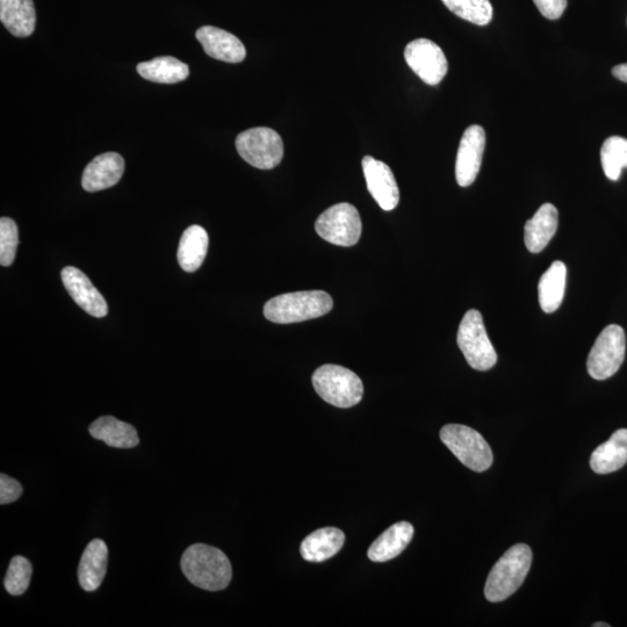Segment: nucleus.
<instances>
[{
  "label": "nucleus",
  "mask_w": 627,
  "mask_h": 627,
  "mask_svg": "<svg viewBox=\"0 0 627 627\" xmlns=\"http://www.w3.org/2000/svg\"><path fill=\"white\" fill-rule=\"evenodd\" d=\"M180 566L193 586L208 592H220L232 581V564L225 553L213 546H190L184 552Z\"/></svg>",
  "instance_id": "obj_1"
},
{
  "label": "nucleus",
  "mask_w": 627,
  "mask_h": 627,
  "mask_svg": "<svg viewBox=\"0 0 627 627\" xmlns=\"http://www.w3.org/2000/svg\"><path fill=\"white\" fill-rule=\"evenodd\" d=\"M333 306V299L323 291L286 293L266 302L264 316L273 323H298L326 315Z\"/></svg>",
  "instance_id": "obj_2"
},
{
  "label": "nucleus",
  "mask_w": 627,
  "mask_h": 627,
  "mask_svg": "<svg viewBox=\"0 0 627 627\" xmlns=\"http://www.w3.org/2000/svg\"><path fill=\"white\" fill-rule=\"evenodd\" d=\"M532 564V551L528 545L517 544L496 562L490 571L485 596L489 602L506 601L523 585Z\"/></svg>",
  "instance_id": "obj_3"
},
{
  "label": "nucleus",
  "mask_w": 627,
  "mask_h": 627,
  "mask_svg": "<svg viewBox=\"0 0 627 627\" xmlns=\"http://www.w3.org/2000/svg\"><path fill=\"white\" fill-rule=\"evenodd\" d=\"M312 381L322 400L335 407L351 408L363 399L362 380L343 366L323 365L315 371Z\"/></svg>",
  "instance_id": "obj_4"
},
{
  "label": "nucleus",
  "mask_w": 627,
  "mask_h": 627,
  "mask_svg": "<svg viewBox=\"0 0 627 627\" xmlns=\"http://www.w3.org/2000/svg\"><path fill=\"white\" fill-rule=\"evenodd\" d=\"M441 439L460 463L470 470L481 473L492 466V449L477 430L466 425L448 424L441 430Z\"/></svg>",
  "instance_id": "obj_5"
},
{
  "label": "nucleus",
  "mask_w": 627,
  "mask_h": 627,
  "mask_svg": "<svg viewBox=\"0 0 627 627\" xmlns=\"http://www.w3.org/2000/svg\"><path fill=\"white\" fill-rule=\"evenodd\" d=\"M457 343L472 369L488 371L495 366L497 353L489 340L484 319L475 309L468 311L461 320Z\"/></svg>",
  "instance_id": "obj_6"
},
{
  "label": "nucleus",
  "mask_w": 627,
  "mask_h": 627,
  "mask_svg": "<svg viewBox=\"0 0 627 627\" xmlns=\"http://www.w3.org/2000/svg\"><path fill=\"white\" fill-rule=\"evenodd\" d=\"M236 149L243 160L261 170L278 167L284 157L280 135L268 127L248 129L236 138Z\"/></svg>",
  "instance_id": "obj_7"
},
{
  "label": "nucleus",
  "mask_w": 627,
  "mask_h": 627,
  "mask_svg": "<svg viewBox=\"0 0 627 627\" xmlns=\"http://www.w3.org/2000/svg\"><path fill=\"white\" fill-rule=\"evenodd\" d=\"M626 351L624 329L611 324L604 330L590 351L587 360L589 376L595 380H607L621 369Z\"/></svg>",
  "instance_id": "obj_8"
},
{
  "label": "nucleus",
  "mask_w": 627,
  "mask_h": 627,
  "mask_svg": "<svg viewBox=\"0 0 627 627\" xmlns=\"http://www.w3.org/2000/svg\"><path fill=\"white\" fill-rule=\"evenodd\" d=\"M362 228L357 208L348 203L328 208L315 222L316 233L324 241L340 247L357 244L362 236Z\"/></svg>",
  "instance_id": "obj_9"
},
{
  "label": "nucleus",
  "mask_w": 627,
  "mask_h": 627,
  "mask_svg": "<svg viewBox=\"0 0 627 627\" xmlns=\"http://www.w3.org/2000/svg\"><path fill=\"white\" fill-rule=\"evenodd\" d=\"M405 59L409 68L428 85H438L448 74L449 64L442 48L428 39L408 43Z\"/></svg>",
  "instance_id": "obj_10"
},
{
  "label": "nucleus",
  "mask_w": 627,
  "mask_h": 627,
  "mask_svg": "<svg viewBox=\"0 0 627 627\" xmlns=\"http://www.w3.org/2000/svg\"><path fill=\"white\" fill-rule=\"evenodd\" d=\"M486 147V132L479 125L468 127L460 140L456 178L461 187L471 186L477 179Z\"/></svg>",
  "instance_id": "obj_11"
},
{
  "label": "nucleus",
  "mask_w": 627,
  "mask_h": 627,
  "mask_svg": "<svg viewBox=\"0 0 627 627\" xmlns=\"http://www.w3.org/2000/svg\"><path fill=\"white\" fill-rule=\"evenodd\" d=\"M367 190L384 211H393L399 205L400 191L393 171L384 162L365 156L362 162Z\"/></svg>",
  "instance_id": "obj_12"
},
{
  "label": "nucleus",
  "mask_w": 627,
  "mask_h": 627,
  "mask_svg": "<svg viewBox=\"0 0 627 627\" xmlns=\"http://www.w3.org/2000/svg\"><path fill=\"white\" fill-rule=\"evenodd\" d=\"M61 277L70 297L84 312L95 317L107 315L106 300L84 272L74 268V266H67L63 269Z\"/></svg>",
  "instance_id": "obj_13"
},
{
  "label": "nucleus",
  "mask_w": 627,
  "mask_h": 627,
  "mask_svg": "<svg viewBox=\"0 0 627 627\" xmlns=\"http://www.w3.org/2000/svg\"><path fill=\"white\" fill-rule=\"evenodd\" d=\"M205 53L212 59L227 63H241L247 56V50L241 40L221 28L204 26L196 33Z\"/></svg>",
  "instance_id": "obj_14"
},
{
  "label": "nucleus",
  "mask_w": 627,
  "mask_h": 627,
  "mask_svg": "<svg viewBox=\"0 0 627 627\" xmlns=\"http://www.w3.org/2000/svg\"><path fill=\"white\" fill-rule=\"evenodd\" d=\"M125 171V161L117 153L99 155L88 164L82 177L85 191L98 192L117 185Z\"/></svg>",
  "instance_id": "obj_15"
},
{
  "label": "nucleus",
  "mask_w": 627,
  "mask_h": 627,
  "mask_svg": "<svg viewBox=\"0 0 627 627\" xmlns=\"http://www.w3.org/2000/svg\"><path fill=\"white\" fill-rule=\"evenodd\" d=\"M108 565V549L102 539H93L86 546L78 567L79 585L85 592H95L105 579Z\"/></svg>",
  "instance_id": "obj_16"
},
{
  "label": "nucleus",
  "mask_w": 627,
  "mask_h": 627,
  "mask_svg": "<svg viewBox=\"0 0 627 627\" xmlns=\"http://www.w3.org/2000/svg\"><path fill=\"white\" fill-rule=\"evenodd\" d=\"M558 209L552 204H544L533 218L526 222L524 241L532 254H539L556 235L558 230Z\"/></svg>",
  "instance_id": "obj_17"
},
{
  "label": "nucleus",
  "mask_w": 627,
  "mask_h": 627,
  "mask_svg": "<svg viewBox=\"0 0 627 627\" xmlns=\"http://www.w3.org/2000/svg\"><path fill=\"white\" fill-rule=\"evenodd\" d=\"M414 526L408 522H399L387 529L383 535L374 540L367 556L373 562H386L399 557L412 542Z\"/></svg>",
  "instance_id": "obj_18"
},
{
  "label": "nucleus",
  "mask_w": 627,
  "mask_h": 627,
  "mask_svg": "<svg viewBox=\"0 0 627 627\" xmlns=\"http://www.w3.org/2000/svg\"><path fill=\"white\" fill-rule=\"evenodd\" d=\"M90 434L98 441L105 442L111 448L133 449L140 439L133 425L119 421L113 416H102L89 428Z\"/></svg>",
  "instance_id": "obj_19"
},
{
  "label": "nucleus",
  "mask_w": 627,
  "mask_h": 627,
  "mask_svg": "<svg viewBox=\"0 0 627 627\" xmlns=\"http://www.w3.org/2000/svg\"><path fill=\"white\" fill-rule=\"evenodd\" d=\"M0 20L17 38L32 35L36 24L33 0H0Z\"/></svg>",
  "instance_id": "obj_20"
},
{
  "label": "nucleus",
  "mask_w": 627,
  "mask_h": 627,
  "mask_svg": "<svg viewBox=\"0 0 627 627\" xmlns=\"http://www.w3.org/2000/svg\"><path fill=\"white\" fill-rule=\"evenodd\" d=\"M627 463V429H619L608 442L598 446L590 458V467L597 474L621 470Z\"/></svg>",
  "instance_id": "obj_21"
},
{
  "label": "nucleus",
  "mask_w": 627,
  "mask_h": 627,
  "mask_svg": "<svg viewBox=\"0 0 627 627\" xmlns=\"http://www.w3.org/2000/svg\"><path fill=\"white\" fill-rule=\"evenodd\" d=\"M345 542L344 532L336 528L316 530L301 543V556L309 562H322L336 556Z\"/></svg>",
  "instance_id": "obj_22"
},
{
  "label": "nucleus",
  "mask_w": 627,
  "mask_h": 627,
  "mask_svg": "<svg viewBox=\"0 0 627 627\" xmlns=\"http://www.w3.org/2000/svg\"><path fill=\"white\" fill-rule=\"evenodd\" d=\"M567 281L566 265L560 261L554 262L538 284L539 305L547 314L558 311L565 297Z\"/></svg>",
  "instance_id": "obj_23"
},
{
  "label": "nucleus",
  "mask_w": 627,
  "mask_h": 627,
  "mask_svg": "<svg viewBox=\"0 0 627 627\" xmlns=\"http://www.w3.org/2000/svg\"><path fill=\"white\" fill-rule=\"evenodd\" d=\"M208 234L203 227L187 228L180 239L178 262L186 272L197 271L203 265L208 251Z\"/></svg>",
  "instance_id": "obj_24"
},
{
  "label": "nucleus",
  "mask_w": 627,
  "mask_h": 627,
  "mask_svg": "<svg viewBox=\"0 0 627 627\" xmlns=\"http://www.w3.org/2000/svg\"><path fill=\"white\" fill-rule=\"evenodd\" d=\"M136 69L147 81L161 84L183 82L190 75L189 66L171 56L157 57V59L142 62Z\"/></svg>",
  "instance_id": "obj_25"
},
{
  "label": "nucleus",
  "mask_w": 627,
  "mask_h": 627,
  "mask_svg": "<svg viewBox=\"0 0 627 627\" xmlns=\"http://www.w3.org/2000/svg\"><path fill=\"white\" fill-rule=\"evenodd\" d=\"M602 168L610 180H618L623 169L627 168V140L621 136H611L601 149Z\"/></svg>",
  "instance_id": "obj_26"
},
{
  "label": "nucleus",
  "mask_w": 627,
  "mask_h": 627,
  "mask_svg": "<svg viewBox=\"0 0 627 627\" xmlns=\"http://www.w3.org/2000/svg\"><path fill=\"white\" fill-rule=\"evenodd\" d=\"M448 9L461 19L478 26H486L493 19L489 0H442Z\"/></svg>",
  "instance_id": "obj_27"
},
{
  "label": "nucleus",
  "mask_w": 627,
  "mask_h": 627,
  "mask_svg": "<svg viewBox=\"0 0 627 627\" xmlns=\"http://www.w3.org/2000/svg\"><path fill=\"white\" fill-rule=\"evenodd\" d=\"M33 567L30 560L18 556L11 560L4 581L5 589L13 596L23 595L30 586Z\"/></svg>",
  "instance_id": "obj_28"
},
{
  "label": "nucleus",
  "mask_w": 627,
  "mask_h": 627,
  "mask_svg": "<svg viewBox=\"0 0 627 627\" xmlns=\"http://www.w3.org/2000/svg\"><path fill=\"white\" fill-rule=\"evenodd\" d=\"M19 243L17 223L10 218L0 220V264L10 266L16 259Z\"/></svg>",
  "instance_id": "obj_29"
},
{
  "label": "nucleus",
  "mask_w": 627,
  "mask_h": 627,
  "mask_svg": "<svg viewBox=\"0 0 627 627\" xmlns=\"http://www.w3.org/2000/svg\"><path fill=\"white\" fill-rule=\"evenodd\" d=\"M23 495V486L17 480L0 475V504H9L17 501Z\"/></svg>",
  "instance_id": "obj_30"
},
{
  "label": "nucleus",
  "mask_w": 627,
  "mask_h": 627,
  "mask_svg": "<svg viewBox=\"0 0 627 627\" xmlns=\"http://www.w3.org/2000/svg\"><path fill=\"white\" fill-rule=\"evenodd\" d=\"M533 3L550 20H558L567 9V0H533Z\"/></svg>",
  "instance_id": "obj_31"
},
{
  "label": "nucleus",
  "mask_w": 627,
  "mask_h": 627,
  "mask_svg": "<svg viewBox=\"0 0 627 627\" xmlns=\"http://www.w3.org/2000/svg\"><path fill=\"white\" fill-rule=\"evenodd\" d=\"M612 75H614L619 81L627 83V63L619 64L612 69Z\"/></svg>",
  "instance_id": "obj_32"
},
{
  "label": "nucleus",
  "mask_w": 627,
  "mask_h": 627,
  "mask_svg": "<svg viewBox=\"0 0 627 627\" xmlns=\"http://www.w3.org/2000/svg\"><path fill=\"white\" fill-rule=\"evenodd\" d=\"M594 627H610V625L605 623H596L594 624Z\"/></svg>",
  "instance_id": "obj_33"
}]
</instances>
